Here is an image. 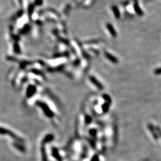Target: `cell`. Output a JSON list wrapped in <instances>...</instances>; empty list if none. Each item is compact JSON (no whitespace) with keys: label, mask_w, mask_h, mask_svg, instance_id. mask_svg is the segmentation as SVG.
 <instances>
[{"label":"cell","mask_w":161,"mask_h":161,"mask_svg":"<svg viewBox=\"0 0 161 161\" xmlns=\"http://www.w3.org/2000/svg\"><path fill=\"white\" fill-rule=\"evenodd\" d=\"M104 56H106V57L109 61H111V62L114 63V64H116V63H118V59H117L116 57H115V56L111 54L107 53V52H105V53H104Z\"/></svg>","instance_id":"1"},{"label":"cell","mask_w":161,"mask_h":161,"mask_svg":"<svg viewBox=\"0 0 161 161\" xmlns=\"http://www.w3.org/2000/svg\"><path fill=\"white\" fill-rule=\"evenodd\" d=\"M89 79H90L91 81L93 82V84H94L95 85H96V86L99 89H103V85L101 84L100 83V82H99V81L97 80V79H96L94 76H90V77H89Z\"/></svg>","instance_id":"2"},{"label":"cell","mask_w":161,"mask_h":161,"mask_svg":"<svg viewBox=\"0 0 161 161\" xmlns=\"http://www.w3.org/2000/svg\"><path fill=\"white\" fill-rule=\"evenodd\" d=\"M106 27H107V29H108L109 32L111 33V35H112L113 37H116L117 36V33H116V31L115 30V29H114L113 26H112V25L110 24V23H107V25H106Z\"/></svg>","instance_id":"3"},{"label":"cell","mask_w":161,"mask_h":161,"mask_svg":"<svg viewBox=\"0 0 161 161\" xmlns=\"http://www.w3.org/2000/svg\"><path fill=\"white\" fill-rule=\"evenodd\" d=\"M112 9H113V12L114 14H115V17L116 18H119L120 17V13H119V11L118 8H117L116 6H113Z\"/></svg>","instance_id":"4"},{"label":"cell","mask_w":161,"mask_h":161,"mask_svg":"<svg viewBox=\"0 0 161 161\" xmlns=\"http://www.w3.org/2000/svg\"><path fill=\"white\" fill-rule=\"evenodd\" d=\"M134 8L135 11H136V12L137 14H140V15H142L143 14L142 11H141V9H140V7L138 6L137 4H135L134 5Z\"/></svg>","instance_id":"5"},{"label":"cell","mask_w":161,"mask_h":161,"mask_svg":"<svg viewBox=\"0 0 161 161\" xmlns=\"http://www.w3.org/2000/svg\"><path fill=\"white\" fill-rule=\"evenodd\" d=\"M154 74L156 75H161V67L157 68L154 71Z\"/></svg>","instance_id":"6"},{"label":"cell","mask_w":161,"mask_h":161,"mask_svg":"<svg viewBox=\"0 0 161 161\" xmlns=\"http://www.w3.org/2000/svg\"><path fill=\"white\" fill-rule=\"evenodd\" d=\"M109 109V104L107 103H106L103 106V110L104 112H107Z\"/></svg>","instance_id":"7"},{"label":"cell","mask_w":161,"mask_h":161,"mask_svg":"<svg viewBox=\"0 0 161 161\" xmlns=\"http://www.w3.org/2000/svg\"><path fill=\"white\" fill-rule=\"evenodd\" d=\"M104 99H105L106 100H108L109 102H111V98H110L108 96H107V95H104Z\"/></svg>","instance_id":"8"}]
</instances>
